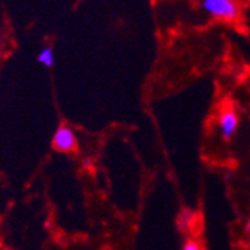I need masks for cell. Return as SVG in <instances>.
<instances>
[{"label": "cell", "instance_id": "1", "mask_svg": "<svg viewBox=\"0 0 250 250\" xmlns=\"http://www.w3.org/2000/svg\"><path fill=\"white\" fill-rule=\"evenodd\" d=\"M201 6L210 17L226 22H234L241 15V8L234 0H204Z\"/></svg>", "mask_w": 250, "mask_h": 250}, {"label": "cell", "instance_id": "2", "mask_svg": "<svg viewBox=\"0 0 250 250\" xmlns=\"http://www.w3.org/2000/svg\"><path fill=\"white\" fill-rule=\"evenodd\" d=\"M53 147L62 153L74 151L77 148V136L72 132V129L66 126H60L53 136Z\"/></svg>", "mask_w": 250, "mask_h": 250}, {"label": "cell", "instance_id": "3", "mask_svg": "<svg viewBox=\"0 0 250 250\" xmlns=\"http://www.w3.org/2000/svg\"><path fill=\"white\" fill-rule=\"evenodd\" d=\"M240 125L238 114L232 109H226L219 116V132L222 135V138L225 141L232 140V136L235 135L237 129Z\"/></svg>", "mask_w": 250, "mask_h": 250}, {"label": "cell", "instance_id": "4", "mask_svg": "<svg viewBox=\"0 0 250 250\" xmlns=\"http://www.w3.org/2000/svg\"><path fill=\"white\" fill-rule=\"evenodd\" d=\"M193 219H195V213L192 210H183L178 217H177V223H178V228L181 231H188L192 228V223H193Z\"/></svg>", "mask_w": 250, "mask_h": 250}, {"label": "cell", "instance_id": "5", "mask_svg": "<svg viewBox=\"0 0 250 250\" xmlns=\"http://www.w3.org/2000/svg\"><path fill=\"white\" fill-rule=\"evenodd\" d=\"M38 62L43 64L45 67H53L54 66V51L50 47H45L38 54Z\"/></svg>", "mask_w": 250, "mask_h": 250}, {"label": "cell", "instance_id": "6", "mask_svg": "<svg viewBox=\"0 0 250 250\" xmlns=\"http://www.w3.org/2000/svg\"><path fill=\"white\" fill-rule=\"evenodd\" d=\"M181 250H202L201 244L193 241V240H189L183 244V247H181Z\"/></svg>", "mask_w": 250, "mask_h": 250}, {"label": "cell", "instance_id": "7", "mask_svg": "<svg viewBox=\"0 0 250 250\" xmlns=\"http://www.w3.org/2000/svg\"><path fill=\"white\" fill-rule=\"evenodd\" d=\"M246 232L247 234H250V217L247 219V222H246Z\"/></svg>", "mask_w": 250, "mask_h": 250}]
</instances>
